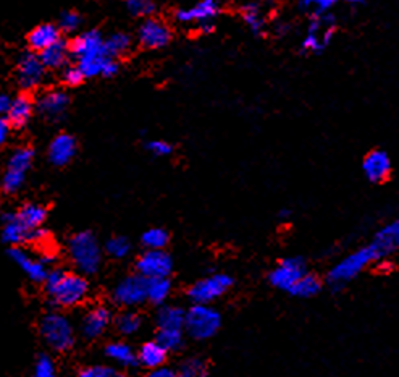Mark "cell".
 Segmentation results:
<instances>
[{
	"label": "cell",
	"instance_id": "1",
	"mask_svg": "<svg viewBox=\"0 0 399 377\" xmlns=\"http://www.w3.org/2000/svg\"><path fill=\"white\" fill-rule=\"evenodd\" d=\"M44 284H46L47 294L55 305L64 308L80 305L89 294V284L83 275L69 274L60 269L47 272Z\"/></svg>",
	"mask_w": 399,
	"mask_h": 377
},
{
	"label": "cell",
	"instance_id": "2",
	"mask_svg": "<svg viewBox=\"0 0 399 377\" xmlns=\"http://www.w3.org/2000/svg\"><path fill=\"white\" fill-rule=\"evenodd\" d=\"M70 52L78 59V66L84 76L102 75V69L110 55L105 52L104 37L99 31H86L73 39Z\"/></svg>",
	"mask_w": 399,
	"mask_h": 377
},
{
	"label": "cell",
	"instance_id": "3",
	"mask_svg": "<svg viewBox=\"0 0 399 377\" xmlns=\"http://www.w3.org/2000/svg\"><path fill=\"white\" fill-rule=\"evenodd\" d=\"M380 260L379 253L374 248V245L364 246L361 250L351 253L350 256H346L345 260H341L338 264H335L328 272V284L335 289H341L343 285L351 282L352 279H356L370 262Z\"/></svg>",
	"mask_w": 399,
	"mask_h": 377
},
{
	"label": "cell",
	"instance_id": "4",
	"mask_svg": "<svg viewBox=\"0 0 399 377\" xmlns=\"http://www.w3.org/2000/svg\"><path fill=\"white\" fill-rule=\"evenodd\" d=\"M69 251L73 264L83 275H93L99 271L102 251H100V246L93 233H76L70 240Z\"/></svg>",
	"mask_w": 399,
	"mask_h": 377
},
{
	"label": "cell",
	"instance_id": "5",
	"mask_svg": "<svg viewBox=\"0 0 399 377\" xmlns=\"http://www.w3.org/2000/svg\"><path fill=\"white\" fill-rule=\"evenodd\" d=\"M220 313L209 305H194L184 318V330L196 340L210 339L220 329Z\"/></svg>",
	"mask_w": 399,
	"mask_h": 377
},
{
	"label": "cell",
	"instance_id": "6",
	"mask_svg": "<svg viewBox=\"0 0 399 377\" xmlns=\"http://www.w3.org/2000/svg\"><path fill=\"white\" fill-rule=\"evenodd\" d=\"M39 330H41L42 339L46 340V343L52 350L66 352L69 348L73 347V343H75V330H73V325L69 318H65L64 314L60 313L46 314L41 320V327H39Z\"/></svg>",
	"mask_w": 399,
	"mask_h": 377
},
{
	"label": "cell",
	"instance_id": "7",
	"mask_svg": "<svg viewBox=\"0 0 399 377\" xmlns=\"http://www.w3.org/2000/svg\"><path fill=\"white\" fill-rule=\"evenodd\" d=\"M233 279L227 274H213L209 277L201 279L191 286L188 291L189 300L194 305H209L218 298L223 296L227 291L232 289Z\"/></svg>",
	"mask_w": 399,
	"mask_h": 377
},
{
	"label": "cell",
	"instance_id": "8",
	"mask_svg": "<svg viewBox=\"0 0 399 377\" xmlns=\"http://www.w3.org/2000/svg\"><path fill=\"white\" fill-rule=\"evenodd\" d=\"M35 159V153L30 148H21L15 151L13 156L10 157L7 172H5L2 187L5 193H16L21 187H23L26 173L30 170Z\"/></svg>",
	"mask_w": 399,
	"mask_h": 377
},
{
	"label": "cell",
	"instance_id": "9",
	"mask_svg": "<svg viewBox=\"0 0 399 377\" xmlns=\"http://www.w3.org/2000/svg\"><path fill=\"white\" fill-rule=\"evenodd\" d=\"M114 301L125 308H134L143 305L148 300V279L141 274L125 277L114 290Z\"/></svg>",
	"mask_w": 399,
	"mask_h": 377
},
{
	"label": "cell",
	"instance_id": "10",
	"mask_svg": "<svg viewBox=\"0 0 399 377\" xmlns=\"http://www.w3.org/2000/svg\"><path fill=\"white\" fill-rule=\"evenodd\" d=\"M333 36V16L330 13L314 16L309 25L307 36L302 41V49L306 52H322L328 46Z\"/></svg>",
	"mask_w": 399,
	"mask_h": 377
},
{
	"label": "cell",
	"instance_id": "11",
	"mask_svg": "<svg viewBox=\"0 0 399 377\" xmlns=\"http://www.w3.org/2000/svg\"><path fill=\"white\" fill-rule=\"evenodd\" d=\"M136 269L145 279L168 277L172 274L173 261L165 250H148L139 256Z\"/></svg>",
	"mask_w": 399,
	"mask_h": 377
},
{
	"label": "cell",
	"instance_id": "12",
	"mask_svg": "<svg viewBox=\"0 0 399 377\" xmlns=\"http://www.w3.org/2000/svg\"><path fill=\"white\" fill-rule=\"evenodd\" d=\"M306 274V264L301 257H288L278 264L268 275L275 289L290 291L302 275Z\"/></svg>",
	"mask_w": 399,
	"mask_h": 377
},
{
	"label": "cell",
	"instance_id": "13",
	"mask_svg": "<svg viewBox=\"0 0 399 377\" xmlns=\"http://www.w3.org/2000/svg\"><path fill=\"white\" fill-rule=\"evenodd\" d=\"M46 66L36 54H23L18 62V83L23 89H35L42 83Z\"/></svg>",
	"mask_w": 399,
	"mask_h": 377
},
{
	"label": "cell",
	"instance_id": "14",
	"mask_svg": "<svg viewBox=\"0 0 399 377\" xmlns=\"http://www.w3.org/2000/svg\"><path fill=\"white\" fill-rule=\"evenodd\" d=\"M139 42L148 49H162L165 47L172 39V31L164 21L149 18L139 28L138 33Z\"/></svg>",
	"mask_w": 399,
	"mask_h": 377
},
{
	"label": "cell",
	"instance_id": "15",
	"mask_svg": "<svg viewBox=\"0 0 399 377\" xmlns=\"http://www.w3.org/2000/svg\"><path fill=\"white\" fill-rule=\"evenodd\" d=\"M218 15L217 0H201L191 8H181L177 12V20L179 23H213V18Z\"/></svg>",
	"mask_w": 399,
	"mask_h": 377
},
{
	"label": "cell",
	"instance_id": "16",
	"mask_svg": "<svg viewBox=\"0 0 399 377\" xmlns=\"http://www.w3.org/2000/svg\"><path fill=\"white\" fill-rule=\"evenodd\" d=\"M362 170L370 182L381 183L390 177L391 173V161L385 151L375 149L365 156L362 162Z\"/></svg>",
	"mask_w": 399,
	"mask_h": 377
},
{
	"label": "cell",
	"instance_id": "17",
	"mask_svg": "<svg viewBox=\"0 0 399 377\" xmlns=\"http://www.w3.org/2000/svg\"><path fill=\"white\" fill-rule=\"evenodd\" d=\"M112 314L105 306H95L84 314L81 332L86 339H97L110 325Z\"/></svg>",
	"mask_w": 399,
	"mask_h": 377
},
{
	"label": "cell",
	"instance_id": "18",
	"mask_svg": "<svg viewBox=\"0 0 399 377\" xmlns=\"http://www.w3.org/2000/svg\"><path fill=\"white\" fill-rule=\"evenodd\" d=\"M10 257L18 264L21 271H23L32 282H44L47 275V264L42 260H32L25 250L18 246H13L10 250Z\"/></svg>",
	"mask_w": 399,
	"mask_h": 377
},
{
	"label": "cell",
	"instance_id": "19",
	"mask_svg": "<svg viewBox=\"0 0 399 377\" xmlns=\"http://www.w3.org/2000/svg\"><path fill=\"white\" fill-rule=\"evenodd\" d=\"M76 141L71 134L61 133L49 146V159L54 166L64 167L75 157Z\"/></svg>",
	"mask_w": 399,
	"mask_h": 377
},
{
	"label": "cell",
	"instance_id": "20",
	"mask_svg": "<svg viewBox=\"0 0 399 377\" xmlns=\"http://www.w3.org/2000/svg\"><path fill=\"white\" fill-rule=\"evenodd\" d=\"M69 107V95L61 91H47L37 100V109L49 120H57Z\"/></svg>",
	"mask_w": 399,
	"mask_h": 377
},
{
	"label": "cell",
	"instance_id": "21",
	"mask_svg": "<svg viewBox=\"0 0 399 377\" xmlns=\"http://www.w3.org/2000/svg\"><path fill=\"white\" fill-rule=\"evenodd\" d=\"M372 245L376 253H379V257H385L391 255L393 251L399 250V219L385 225V227L375 235Z\"/></svg>",
	"mask_w": 399,
	"mask_h": 377
},
{
	"label": "cell",
	"instance_id": "22",
	"mask_svg": "<svg viewBox=\"0 0 399 377\" xmlns=\"http://www.w3.org/2000/svg\"><path fill=\"white\" fill-rule=\"evenodd\" d=\"M35 104L28 95L21 94L13 100H10V107L7 110V118L13 127H25L32 115Z\"/></svg>",
	"mask_w": 399,
	"mask_h": 377
},
{
	"label": "cell",
	"instance_id": "23",
	"mask_svg": "<svg viewBox=\"0 0 399 377\" xmlns=\"http://www.w3.org/2000/svg\"><path fill=\"white\" fill-rule=\"evenodd\" d=\"M30 233L31 230H28L15 214H8L4 217V230H2V238L5 243L12 246H20L25 241H30Z\"/></svg>",
	"mask_w": 399,
	"mask_h": 377
},
{
	"label": "cell",
	"instance_id": "24",
	"mask_svg": "<svg viewBox=\"0 0 399 377\" xmlns=\"http://www.w3.org/2000/svg\"><path fill=\"white\" fill-rule=\"evenodd\" d=\"M60 39V31L57 26L46 23V25H39L30 33V37H28V42L32 50H41L47 49L49 46H52L54 42H57Z\"/></svg>",
	"mask_w": 399,
	"mask_h": 377
},
{
	"label": "cell",
	"instance_id": "25",
	"mask_svg": "<svg viewBox=\"0 0 399 377\" xmlns=\"http://www.w3.org/2000/svg\"><path fill=\"white\" fill-rule=\"evenodd\" d=\"M167 350L160 345L159 342H148L141 347V350L138 353V363L143 364L148 369H155L159 366L165 364L167 359Z\"/></svg>",
	"mask_w": 399,
	"mask_h": 377
},
{
	"label": "cell",
	"instance_id": "26",
	"mask_svg": "<svg viewBox=\"0 0 399 377\" xmlns=\"http://www.w3.org/2000/svg\"><path fill=\"white\" fill-rule=\"evenodd\" d=\"M69 54L70 49L66 46V42L59 39V41L54 42L52 46L41 50V52H39V57H41L46 69H60V66H64L65 62L69 60Z\"/></svg>",
	"mask_w": 399,
	"mask_h": 377
},
{
	"label": "cell",
	"instance_id": "27",
	"mask_svg": "<svg viewBox=\"0 0 399 377\" xmlns=\"http://www.w3.org/2000/svg\"><path fill=\"white\" fill-rule=\"evenodd\" d=\"M105 354L112 361L123 366V368H134L138 364V354L133 352V348L123 342H115L107 345Z\"/></svg>",
	"mask_w": 399,
	"mask_h": 377
},
{
	"label": "cell",
	"instance_id": "28",
	"mask_svg": "<svg viewBox=\"0 0 399 377\" xmlns=\"http://www.w3.org/2000/svg\"><path fill=\"white\" fill-rule=\"evenodd\" d=\"M186 313L178 306H162L157 313V327L159 329H184Z\"/></svg>",
	"mask_w": 399,
	"mask_h": 377
},
{
	"label": "cell",
	"instance_id": "29",
	"mask_svg": "<svg viewBox=\"0 0 399 377\" xmlns=\"http://www.w3.org/2000/svg\"><path fill=\"white\" fill-rule=\"evenodd\" d=\"M15 216L28 230H35L37 227H42V224L46 222L47 212L39 204H26Z\"/></svg>",
	"mask_w": 399,
	"mask_h": 377
},
{
	"label": "cell",
	"instance_id": "30",
	"mask_svg": "<svg viewBox=\"0 0 399 377\" xmlns=\"http://www.w3.org/2000/svg\"><path fill=\"white\" fill-rule=\"evenodd\" d=\"M172 294V284L168 277L148 279V300L154 305H162Z\"/></svg>",
	"mask_w": 399,
	"mask_h": 377
},
{
	"label": "cell",
	"instance_id": "31",
	"mask_svg": "<svg viewBox=\"0 0 399 377\" xmlns=\"http://www.w3.org/2000/svg\"><path fill=\"white\" fill-rule=\"evenodd\" d=\"M241 13H243V20L247 25V28H249L254 35H262L263 26H266V18H263V12H262L261 5H258L257 2L246 4L243 10H241Z\"/></svg>",
	"mask_w": 399,
	"mask_h": 377
},
{
	"label": "cell",
	"instance_id": "32",
	"mask_svg": "<svg viewBox=\"0 0 399 377\" xmlns=\"http://www.w3.org/2000/svg\"><path fill=\"white\" fill-rule=\"evenodd\" d=\"M320 290H322V282H320L317 275L304 274L299 280H297L293 289L290 290V294H293L294 296L299 298H311L316 296Z\"/></svg>",
	"mask_w": 399,
	"mask_h": 377
},
{
	"label": "cell",
	"instance_id": "33",
	"mask_svg": "<svg viewBox=\"0 0 399 377\" xmlns=\"http://www.w3.org/2000/svg\"><path fill=\"white\" fill-rule=\"evenodd\" d=\"M104 47L110 57H120V55L126 54L129 47H131V37L125 35V33H114V35L105 39Z\"/></svg>",
	"mask_w": 399,
	"mask_h": 377
},
{
	"label": "cell",
	"instance_id": "34",
	"mask_svg": "<svg viewBox=\"0 0 399 377\" xmlns=\"http://www.w3.org/2000/svg\"><path fill=\"white\" fill-rule=\"evenodd\" d=\"M115 327L121 335H134L141 329V318L133 311H125L117 316Z\"/></svg>",
	"mask_w": 399,
	"mask_h": 377
},
{
	"label": "cell",
	"instance_id": "35",
	"mask_svg": "<svg viewBox=\"0 0 399 377\" xmlns=\"http://www.w3.org/2000/svg\"><path fill=\"white\" fill-rule=\"evenodd\" d=\"M157 342L165 348L167 352H177L183 347V330L179 329H159Z\"/></svg>",
	"mask_w": 399,
	"mask_h": 377
},
{
	"label": "cell",
	"instance_id": "36",
	"mask_svg": "<svg viewBox=\"0 0 399 377\" xmlns=\"http://www.w3.org/2000/svg\"><path fill=\"white\" fill-rule=\"evenodd\" d=\"M168 240H170V236H168L164 228H150L141 238L143 245L148 250H164L168 245Z\"/></svg>",
	"mask_w": 399,
	"mask_h": 377
},
{
	"label": "cell",
	"instance_id": "37",
	"mask_svg": "<svg viewBox=\"0 0 399 377\" xmlns=\"http://www.w3.org/2000/svg\"><path fill=\"white\" fill-rule=\"evenodd\" d=\"M336 0H301L299 8L302 12L314 16H322L330 13V10L335 7Z\"/></svg>",
	"mask_w": 399,
	"mask_h": 377
},
{
	"label": "cell",
	"instance_id": "38",
	"mask_svg": "<svg viewBox=\"0 0 399 377\" xmlns=\"http://www.w3.org/2000/svg\"><path fill=\"white\" fill-rule=\"evenodd\" d=\"M105 250L112 257L123 260V257H126L129 255V251H131V243H129L125 236H114V238L107 241Z\"/></svg>",
	"mask_w": 399,
	"mask_h": 377
},
{
	"label": "cell",
	"instance_id": "39",
	"mask_svg": "<svg viewBox=\"0 0 399 377\" xmlns=\"http://www.w3.org/2000/svg\"><path fill=\"white\" fill-rule=\"evenodd\" d=\"M126 8L133 16H149L155 13L157 0H126Z\"/></svg>",
	"mask_w": 399,
	"mask_h": 377
},
{
	"label": "cell",
	"instance_id": "40",
	"mask_svg": "<svg viewBox=\"0 0 399 377\" xmlns=\"http://www.w3.org/2000/svg\"><path fill=\"white\" fill-rule=\"evenodd\" d=\"M207 374V368L204 361L198 358H189L179 368V376L183 377H201Z\"/></svg>",
	"mask_w": 399,
	"mask_h": 377
},
{
	"label": "cell",
	"instance_id": "41",
	"mask_svg": "<svg viewBox=\"0 0 399 377\" xmlns=\"http://www.w3.org/2000/svg\"><path fill=\"white\" fill-rule=\"evenodd\" d=\"M35 374L37 377H52L55 376V363L47 354H41L35 366Z\"/></svg>",
	"mask_w": 399,
	"mask_h": 377
},
{
	"label": "cell",
	"instance_id": "42",
	"mask_svg": "<svg viewBox=\"0 0 399 377\" xmlns=\"http://www.w3.org/2000/svg\"><path fill=\"white\" fill-rule=\"evenodd\" d=\"M81 377H117V369L110 366H91V368L83 369L80 373Z\"/></svg>",
	"mask_w": 399,
	"mask_h": 377
},
{
	"label": "cell",
	"instance_id": "43",
	"mask_svg": "<svg viewBox=\"0 0 399 377\" xmlns=\"http://www.w3.org/2000/svg\"><path fill=\"white\" fill-rule=\"evenodd\" d=\"M80 25H81V16L76 12H65L64 15H61L60 30L71 33V31H76Z\"/></svg>",
	"mask_w": 399,
	"mask_h": 377
},
{
	"label": "cell",
	"instance_id": "44",
	"mask_svg": "<svg viewBox=\"0 0 399 377\" xmlns=\"http://www.w3.org/2000/svg\"><path fill=\"white\" fill-rule=\"evenodd\" d=\"M148 149L157 157H165L173 153V146L167 141H162V139H154V141L148 143Z\"/></svg>",
	"mask_w": 399,
	"mask_h": 377
},
{
	"label": "cell",
	"instance_id": "45",
	"mask_svg": "<svg viewBox=\"0 0 399 377\" xmlns=\"http://www.w3.org/2000/svg\"><path fill=\"white\" fill-rule=\"evenodd\" d=\"M84 73L80 70V66H70L64 71V81L70 86H78L84 80Z\"/></svg>",
	"mask_w": 399,
	"mask_h": 377
},
{
	"label": "cell",
	"instance_id": "46",
	"mask_svg": "<svg viewBox=\"0 0 399 377\" xmlns=\"http://www.w3.org/2000/svg\"><path fill=\"white\" fill-rule=\"evenodd\" d=\"M10 128H12V123L8 122V118L0 117V148L8 141Z\"/></svg>",
	"mask_w": 399,
	"mask_h": 377
},
{
	"label": "cell",
	"instance_id": "47",
	"mask_svg": "<svg viewBox=\"0 0 399 377\" xmlns=\"http://www.w3.org/2000/svg\"><path fill=\"white\" fill-rule=\"evenodd\" d=\"M47 240H49V233L42 227H37L35 230H31L30 241H35V243L42 245V243H46Z\"/></svg>",
	"mask_w": 399,
	"mask_h": 377
},
{
	"label": "cell",
	"instance_id": "48",
	"mask_svg": "<svg viewBox=\"0 0 399 377\" xmlns=\"http://www.w3.org/2000/svg\"><path fill=\"white\" fill-rule=\"evenodd\" d=\"M118 62L114 59V57H110L109 60L105 62V65H104V69H102V75L107 76V78H110V76H114L118 73Z\"/></svg>",
	"mask_w": 399,
	"mask_h": 377
},
{
	"label": "cell",
	"instance_id": "49",
	"mask_svg": "<svg viewBox=\"0 0 399 377\" xmlns=\"http://www.w3.org/2000/svg\"><path fill=\"white\" fill-rule=\"evenodd\" d=\"M150 376L153 377H175L177 373L173 369L170 368H167V366H159V368H155L153 369V373H150Z\"/></svg>",
	"mask_w": 399,
	"mask_h": 377
},
{
	"label": "cell",
	"instance_id": "50",
	"mask_svg": "<svg viewBox=\"0 0 399 377\" xmlns=\"http://www.w3.org/2000/svg\"><path fill=\"white\" fill-rule=\"evenodd\" d=\"M8 107H10V98L7 94L0 93V117H4L5 114H7Z\"/></svg>",
	"mask_w": 399,
	"mask_h": 377
},
{
	"label": "cell",
	"instance_id": "51",
	"mask_svg": "<svg viewBox=\"0 0 399 377\" xmlns=\"http://www.w3.org/2000/svg\"><path fill=\"white\" fill-rule=\"evenodd\" d=\"M347 4H352V5H356V4H362L364 0H346Z\"/></svg>",
	"mask_w": 399,
	"mask_h": 377
},
{
	"label": "cell",
	"instance_id": "52",
	"mask_svg": "<svg viewBox=\"0 0 399 377\" xmlns=\"http://www.w3.org/2000/svg\"><path fill=\"white\" fill-rule=\"evenodd\" d=\"M288 216H290V211H288V209L282 211V217H288Z\"/></svg>",
	"mask_w": 399,
	"mask_h": 377
}]
</instances>
